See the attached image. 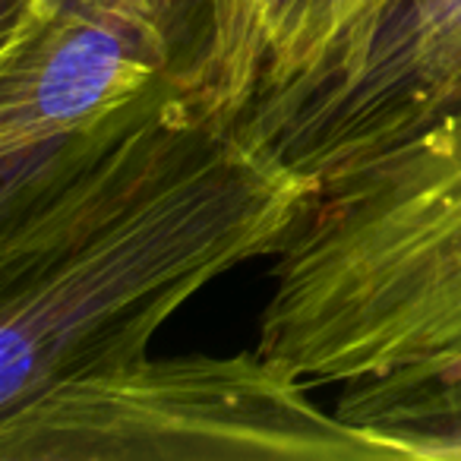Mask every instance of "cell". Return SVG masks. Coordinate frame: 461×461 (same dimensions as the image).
<instances>
[{
    "mask_svg": "<svg viewBox=\"0 0 461 461\" xmlns=\"http://www.w3.org/2000/svg\"><path fill=\"white\" fill-rule=\"evenodd\" d=\"M320 184L203 86L0 215V411L149 354L205 285L294 240Z\"/></svg>",
    "mask_w": 461,
    "mask_h": 461,
    "instance_id": "obj_1",
    "label": "cell"
},
{
    "mask_svg": "<svg viewBox=\"0 0 461 461\" xmlns=\"http://www.w3.org/2000/svg\"><path fill=\"white\" fill-rule=\"evenodd\" d=\"M257 351L307 385L461 370V104L320 186Z\"/></svg>",
    "mask_w": 461,
    "mask_h": 461,
    "instance_id": "obj_2",
    "label": "cell"
},
{
    "mask_svg": "<svg viewBox=\"0 0 461 461\" xmlns=\"http://www.w3.org/2000/svg\"><path fill=\"white\" fill-rule=\"evenodd\" d=\"M408 461L259 351L73 373L0 411V461Z\"/></svg>",
    "mask_w": 461,
    "mask_h": 461,
    "instance_id": "obj_3",
    "label": "cell"
},
{
    "mask_svg": "<svg viewBox=\"0 0 461 461\" xmlns=\"http://www.w3.org/2000/svg\"><path fill=\"white\" fill-rule=\"evenodd\" d=\"M203 86L250 102L218 0H67L0 41V215Z\"/></svg>",
    "mask_w": 461,
    "mask_h": 461,
    "instance_id": "obj_4",
    "label": "cell"
},
{
    "mask_svg": "<svg viewBox=\"0 0 461 461\" xmlns=\"http://www.w3.org/2000/svg\"><path fill=\"white\" fill-rule=\"evenodd\" d=\"M461 104V0H383L307 70L244 114L303 177L326 184Z\"/></svg>",
    "mask_w": 461,
    "mask_h": 461,
    "instance_id": "obj_5",
    "label": "cell"
},
{
    "mask_svg": "<svg viewBox=\"0 0 461 461\" xmlns=\"http://www.w3.org/2000/svg\"><path fill=\"white\" fill-rule=\"evenodd\" d=\"M335 411L354 427L395 442L408 461L461 458V370L341 385Z\"/></svg>",
    "mask_w": 461,
    "mask_h": 461,
    "instance_id": "obj_6",
    "label": "cell"
},
{
    "mask_svg": "<svg viewBox=\"0 0 461 461\" xmlns=\"http://www.w3.org/2000/svg\"><path fill=\"white\" fill-rule=\"evenodd\" d=\"M376 4L383 0H247L257 89L307 70Z\"/></svg>",
    "mask_w": 461,
    "mask_h": 461,
    "instance_id": "obj_7",
    "label": "cell"
},
{
    "mask_svg": "<svg viewBox=\"0 0 461 461\" xmlns=\"http://www.w3.org/2000/svg\"><path fill=\"white\" fill-rule=\"evenodd\" d=\"M67 0H0V41L29 32L54 16Z\"/></svg>",
    "mask_w": 461,
    "mask_h": 461,
    "instance_id": "obj_8",
    "label": "cell"
},
{
    "mask_svg": "<svg viewBox=\"0 0 461 461\" xmlns=\"http://www.w3.org/2000/svg\"><path fill=\"white\" fill-rule=\"evenodd\" d=\"M224 10V20L230 26L234 35V48H238V64H240V77H244L247 92H257V64H253V51H250V20H247V0H218Z\"/></svg>",
    "mask_w": 461,
    "mask_h": 461,
    "instance_id": "obj_9",
    "label": "cell"
}]
</instances>
